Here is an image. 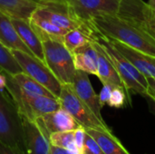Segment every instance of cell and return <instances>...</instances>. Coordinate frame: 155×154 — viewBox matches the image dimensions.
Returning <instances> with one entry per match:
<instances>
[{"mask_svg":"<svg viewBox=\"0 0 155 154\" xmlns=\"http://www.w3.org/2000/svg\"><path fill=\"white\" fill-rule=\"evenodd\" d=\"M35 123L48 136L54 133L73 131L81 127L75 119L62 107L57 111L38 117Z\"/></svg>","mask_w":155,"mask_h":154,"instance_id":"obj_12","label":"cell"},{"mask_svg":"<svg viewBox=\"0 0 155 154\" xmlns=\"http://www.w3.org/2000/svg\"><path fill=\"white\" fill-rule=\"evenodd\" d=\"M50 154H74V153H73V152H71L70 151L65 150V149H64V148H61V147H58V146H55V145L51 144V146H50Z\"/></svg>","mask_w":155,"mask_h":154,"instance_id":"obj_31","label":"cell"},{"mask_svg":"<svg viewBox=\"0 0 155 154\" xmlns=\"http://www.w3.org/2000/svg\"><path fill=\"white\" fill-rule=\"evenodd\" d=\"M94 30L89 25H83L68 31L63 38L64 46L74 54L78 49L89 44L94 37Z\"/></svg>","mask_w":155,"mask_h":154,"instance_id":"obj_18","label":"cell"},{"mask_svg":"<svg viewBox=\"0 0 155 154\" xmlns=\"http://www.w3.org/2000/svg\"><path fill=\"white\" fill-rule=\"evenodd\" d=\"M12 53L21 66L23 73L45 86L57 99L59 98L63 84L44 62L22 51L12 50Z\"/></svg>","mask_w":155,"mask_h":154,"instance_id":"obj_8","label":"cell"},{"mask_svg":"<svg viewBox=\"0 0 155 154\" xmlns=\"http://www.w3.org/2000/svg\"><path fill=\"white\" fill-rule=\"evenodd\" d=\"M6 86V77L4 73H0V90L5 88Z\"/></svg>","mask_w":155,"mask_h":154,"instance_id":"obj_32","label":"cell"},{"mask_svg":"<svg viewBox=\"0 0 155 154\" xmlns=\"http://www.w3.org/2000/svg\"><path fill=\"white\" fill-rule=\"evenodd\" d=\"M13 78L16 82V84L26 93L36 94V95H44V96L56 98L49 90H47L45 86H43L41 84H39L38 82L31 78L25 73L17 74L14 75Z\"/></svg>","mask_w":155,"mask_h":154,"instance_id":"obj_22","label":"cell"},{"mask_svg":"<svg viewBox=\"0 0 155 154\" xmlns=\"http://www.w3.org/2000/svg\"><path fill=\"white\" fill-rule=\"evenodd\" d=\"M95 33L101 46L114 64L127 91H133L142 96H147V78L133 64L131 61H129L113 45L108 37L100 34L97 32Z\"/></svg>","mask_w":155,"mask_h":154,"instance_id":"obj_3","label":"cell"},{"mask_svg":"<svg viewBox=\"0 0 155 154\" xmlns=\"http://www.w3.org/2000/svg\"><path fill=\"white\" fill-rule=\"evenodd\" d=\"M147 97L155 101V77H147Z\"/></svg>","mask_w":155,"mask_h":154,"instance_id":"obj_30","label":"cell"},{"mask_svg":"<svg viewBox=\"0 0 155 154\" xmlns=\"http://www.w3.org/2000/svg\"><path fill=\"white\" fill-rule=\"evenodd\" d=\"M39 4L30 0H0V11L10 17L28 20Z\"/></svg>","mask_w":155,"mask_h":154,"instance_id":"obj_19","label":"cell"},{"mask_svg":"<svg viewBox=\"0 0 155 154\" xmlns=\"http://www.w3.org/2000/svg\"><path fill=\"white\" fill-rule=\"evenodd\" d=\"M0 71L4 74L12 76L23 73V70L16 59L15 58L12 50L5 46L0 41Z\"/></svg>","mask_w":155,"mask_h":154,"instance_id":"obj_23","label":"cell"},{"mask_svg":"<svg viewBox=\"0 0 155 154\" xmlns=\"http://www.w3.org/2000/svg\"><path fill=\"white\" fill-rule=\"evenodd\" d=\"M5 74L6 77L5 89L16 104L21 115L32 121H35L38 117L61 108V103L58 99L26 93L16 84L12 75Z\"/></svg>","mask_w":155,"mask_h":154,"instance_id":"obj_2","label":"cell"},{"mask_svg":"<svg viewBox=\"0 0 155 154\" xmlns=\"http://www.w3.org/2000/svg\"><path fill=\"white\" fill-rule=\"evenodd\" d=\"M30 1L37 3V4H43V3H48V2H59L63 0H30Z\"/></svg>","mask_w":155,"mask_h":154,"instance_id":"obj_33","label":"cell"},{"mask_svg":"<svg viewBox=\"0 0 155 154\" xmlns=\"http://www.w3.org/2000/svg\"><path fill=\"white\" fill-rule=\"evenodd\" d=\"M29 23L41 40L53 38L63 41L64 35L67 33V31L58 27L47 19L40 16L35 11L29 19Z\"/></svg>","mask_w":155,"mask_h":154,"instance_id":"obj_20","label":"cell"},{"mask_svg":"<svg viewBox=\"0 0 155 154\" xmlns=\"http://www.w3.org/2000/svg\"><path fill=\"white\" fill-rule=\"evenodd\" d=\"M83 154H104L97 142L87 133L84 143Z\"/></svg>","mask_w":155,"mask_h":154,"instance_id":"obj_26","label":"cell"},{"mask_svg":"<svg viewBox=\"0 0 155 154\" xmlns=\"http://www.w3.org/2000/svg\"><path fill=\"white\" fill-rule=\"evenodd\" d=\"M92 44L95 47L98 54V72L96 76L100 79L103 84H112L114 86L124 87L127 91L114 64L112 63V61L110 60V58L107 56L103 47L101 46V44L98 41L95 31H94V37L92 39Z\"/></svg>","mask_w":155,"mask_h":154,"instance_id":"obj_14","label":"cell"},{"mask_svg":"<svg viewBox=\"0 0 155 154\" xmlns=\"http://www.w3.org/2000/svg\"><path fill=\"white\" fill-rule=\"evenodd\" d=\"M74 63L76 70L97 75L98 72V54L92 41L89 44L78 49L73 54Z\"/></svg>","mask_w":155,"mask_h":154,"instance_id":"obj_17","label":"cell"},{"mask_svg":"<svg viewBox=\"0 0 155 154\" xmlns=\"http://www.w3.org/2000/svg\"><path fill=\"white\" fill-rule=\"evenodd\" d=\"M0 154H26V152L20 149L8 146L0 142Z\"/></svg>","mask_w":155,"mask_h":154,"instance_id":"obj_29","label":"cell"},{"mask_svg":"<svg viewBox=\"0 0 155 154\" xmlns=\"http://www.w3.org/2000/svg\"><path fill=\"white\" fill-rule=\"evenodd\" d=\"M49 141L51 144L68 150L73 153L83 154V152L75 144L74 130L52 133L49 136Z\"/></svg>","mask_w":155,"mask_h":154,"instance_id":"obj_24","label":"cell"},{"mask_svg":"<svg viewBox=\"0 0 155 154\" xmlns=\"http://www.w3.org/2000/svg\"><path fill=\"white\" fill-rule=\"evenodd\" d=\"M147 4L149 5V6L151 7V9L153 10L155 12V0H149V2Z\"/></svg>","mask_w":155,"mask_h":154,"instance_id":"obj_34","label":"cell"},{"mask_svg":"<svg viewBox=\"0 0 155 154\" xmlns=\"http://www.w3.org/2000/svg\"><path fill=\"white\" fill-rule=\"evenodd\" d=\"M122 0H64L70 15L81 23L88 25L90 21L101 15H117Z\"/></svg>","mask_w":155,"mask_h":154,"instance_id":"obj_7","label":"cell"},{"mask_svg":"<svg viewBox=\"0 0 155 154\" xmlns=\"http://www.w3.org/2000/svg\"><path fill=\"white\" fill-rule=\"evenodd\" d=\"M86 132L84 127H79L76 130H74V141L76 146L83 152V147H84V143L85 139Z\"/></svg>","mask_w":155,"mask_h":154,"instance_id":"obj_28","label":"cell"},{"mask_svg":"<svg viewBox=\"0 0 155 154\" xmlns=\"http://www.w3.org/2000/svg\"><path fill=\"white\" fill-rule=\"evenodd\" d=\"M155 40V12L143 0H122L118 15Z\"/></svg>","mask_w":155,"mask_h":154,"instance_id":"obj_9","label":"cell"},{"mask_svg":"<svg viewBox=\"0 0 155 154\" xmlns=\"http://www.w3.org/2000/svg\"><path fill=\"white\" fill-rule=\"evenodd\" d=\"M71 85L80 100L88 106V108L100 121L105 123L101 113L103 107L100 103L99 95L95 93L90 82L88 74L80 70H76L73 84Z\"/></svg>","mask_w":155,"mask_h":154,"instance_id":"obj_11","label":"cell"},{"mask_svg":"<svg viewBox=\"0 0 155 154\" xmlns=\"http://www.w3.org/2000/svg\"><path fill=\"white\" fill-rule=\"evenodd\" d=\"M113 88H114V85H112V84H103V89L99 94V100H100V103H101L102 107L104 105L107 104Z\"/></svg>","mask_w":155,"mask_h":154,"instance_id":"obj_27","label":"cell"},{"mask_svg":"<svg viewBox=\"0 0 155 154\" xmlns=\"http://www.w3.org/2000/svg\"><path fill=\"white\" fill-rule=\"evenodd\" d=\"M113 45L123 54L147 78L155 77V56L137 51L116 40L108 38Z\"/></svg>","mask_w":155,"mask_h":154,"instance_id":"obj_13","label":"cell"},{"mask_svg":"<svg viewBox=\"0 0 155 154\" xmlns=\"http://www.w3.org/2000/svg\"><path fill=\"white\" fill-rule=\"evenodd\" d=\"M11 21L21 40L29 48L34 56L45 64L42 40L33 29L29 21L14 17H11Z\"/></svg>","mask_w":155,"mask_h":154,"instance_id":"obj_15","label":"cell"},{"mask_svg":"<svg viewBox=\"0 0 155 154\" xmlns=\"http://www.w3.org/2000/svg\"><path fill=\"white\" fill-rule=\"evenodd\" d=\"M24 132V142L27 154H50L49 136L32 121L21 115Z\"/></svg>","mask_w":155,"mask_h":154,"instance_id":"obj_10","label":"cell"},{"mask_svg":"<svg viewBox=\"0 0 155 154\" xmlns=\"http://www.w3.org/2000/svg\"><path fill=\"white\" fill-rule=\"evenodd\" d=\"M88 25L100 34L155 56L154 39L119 15L96 16Z\"/></svg>","mask_w":155,"mask_h":154,"instance_id":"obj_1","label":"cell"},{"mask_svg":"<svg viewBox=\"0 0 155 154\" xmlns=\"http://www.w3.org/2000/svg\"><path fill=\"white\" fill-rule=\"evenodd\" d=\"M0 142L26 152L21 114L13 99L5 95L2 90H0Z\"/></svg>","mask_w":155,"mask_h":154,"instance_id":"obj_5","label":"cell"},{"mask_svg":"<svg viewBox=\"0 0 155 154\" xmlns=\"http://www.w3.org/2000/svg\"><path fill=\"white\" fill-rule=\"evenodd\" d=\"M125 91L126 90L124 87L114 86L107 104L114 108H122L125 105V103H127V100L130 103L131 102L130 97L125 94Z\"/></svg>","mask_w":155,"mask_h":154,"instance_id":"obj_25","label":"cell"},{"mask_svg":"<svg viewBox=\"0 0 155 154\" xmlns=\"http://www.w3.org/2000/svg\"><path fill=\"white\" fill-rule=\"evenodd\" d=\"M0 41L11 50H18L25 52L32 56L29 48L23 43L19 34H17L11 17L0 11Z\"/></svg>","mask_w":155,"mask_h":154,"instance_id":"obj_16","label":"cell"},{"mask_svg":"<svg viewBox=\"0 0 155 154\" xmlns=\"http://www.w3.org/2000/svg\"><path fill=\"white\" fill-rule=\"evenodd\" d=\"M42 43L45 64L62 84H72L76 72L73 54L61 40L46 38Z\"/></svg>","mask_w":155,"mask_h":154,"instance_id":"obj_4","label":"cell"},{"mask_svg":"<svg viewBox=\"0 0 155 154\" xmlns=\"http://www.w3.org/2000/svg\"><path fill=\"white\" fill-rule=\"evenodd\" d=\"M150 99H151V98H150ZM151 101H152V106H153L152 111H153V113L155 114V101L154 100H153V99H151Z\"/></svg>","mask_w":155,"mask_h":154,"instance_id":"obj_35","label":"cell"},{"mask_svg":"<svg viewBox=\"0 0 155 154\" xmlns=\"http://www.w3.org/2000/svg\"><path fill=\"white\" fill-rule=\"evenodd\" d=\"M85 132L97 142L104 154H130L112 132L96 129H85Z\"/></svg>","mask_w":155,"mask_h":154,"instance_id":"obj_21","label":"cell"},{"mask_svg":"<svg viewBox=\"0 0 155 154\" xmlns=\"http://www.w3.org/2000/svg\"><path fill=\"white\" fill-rule=\"evenodd\" d=\"M61 107L68 112L84 129H96L112 132L105 123L100 121L94 113L75 94L71 84H63L58 98Z\"/></svg>","mask_w":155,"mask_h":154,"instance_id":"obj_6","label":"cell"}]
</instances>
